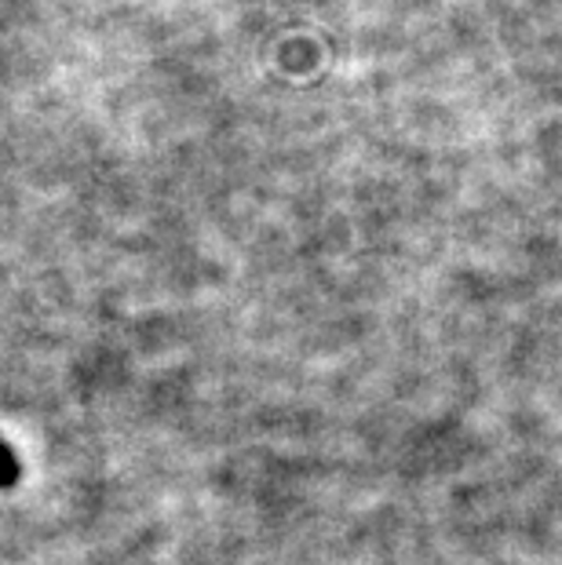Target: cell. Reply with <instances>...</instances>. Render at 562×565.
<instances>
[{"label":"cell","instance_id":"obj_1","mask_svg":"<svg viewBox=\"0 0 562 565\" xmlns=\"http://www.w3.org/2000/svg\"><path fill=\"white\" fill-rule=\"evenodd\" d=\"M19 475H22V467H19V456L8 449L4 441H0V489H11L19 482Z\"/></svg>","mask_w":562,"mask_h":565}]
</instances>
